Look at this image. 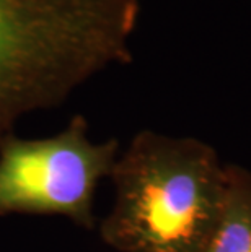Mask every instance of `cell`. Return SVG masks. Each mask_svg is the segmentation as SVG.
Masks as SVG:
<instances>
[{
    "mask_svg": "<svg viewBox=\"0 0 251 252\" xmlns=\"http://www.w3.org/2000/svg\"><path fill=\"white\" fill-rule=\"evenodd\" d=\"M141 0H0V142L30 112L132 61Z\"/></svg>",
    "mask_w": 251,
    "mask_h": 252,
    "instance_id": "6da1fadb",
    "label": "cell"
},
{
    "mask_svg": "<svg viewBox=\"0 0 251 252\" xmlns=\"http://www.w3.org/2000/svg\"><path fill=\"white\" fill-rule=\"evenodd\" d=\"M114 205L100 224L117 252H202L225 195V164L193 137L136 133L109 174Z\"/></svg>",
    "mask_w": 251,
    "mask_h": 252,
    "instance_id": "7a4b0ae2",
    "label": "cell"
},
{
    "mask_svg": "<svg viewBox=\"0 0 251 252\" xmlns=\"http://www.w3.org/2000/svg\"><path fill=\"white\" fill-rule=\"evenodd\" d=\"M117 153V138L90 140L82 114L46 138L8 135L0 142V217H66L92 231L95 192L101 179L109 178Z\"/></svg>",
    "mask_w": 251,
    "mask_h": 252,
    "instance_id": "3957f363",
    "label": "cell"
},
{
    "mask_svg": "<svg viewBox=\"0 0 251 252\" xmlns=\"http://www.w3.org/2000/svg\"><path fill=\"white\" fill-rule=\"evenodd\" d=\"M225 195L202 252H251V171L225 164Z\"/></svg>",
    "mask_w": 251,
    "mask_h": 252,
    "instance_id": "277c9868",
    "label": "cell"
}]
</instances>
